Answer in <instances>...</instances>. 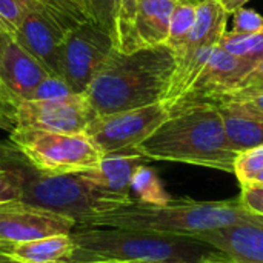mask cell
<instances>
[{"mask_svg":"<svg viewBox=\"0 0 263 263\" xmlns=\"http://www.w3.org/2000/svg\"><path fill=\"white\" fill-rule=\"evenodd\" d=\"M176 71L168 45L133 52L112 49L83 92L96 114H111L165 100Z\"/></svg>","mask_w":263,"mask_h":263,"instance_id":"6da1fadb","label":"cell"},{"mask_svg":"<svg viewBox=\"0 0 263 263\" xmlns=\"http://www.w3.org/2000/svg\"><path fill=\"white\" fill-rule=\"evenodd\" d=\"M148 160L176 162L234 173L237 151L228 142L222 116L213 105H194L170 117L137 148Z\"/></svg>","mask_w":263,"mask_h":263,"instance_id":"7a4b0ae2","label":"cell"},{"mask_svg":"<svg viewBox=\"0 0 263 263\" xmlns=\"http://www.w3.org/2000/svg\"><path fill=\"white\" fill-rule=\"evenodd\" d=\"M71 237L77 247L71 263H210L225 257L219 250L197 239L153 231L77 225Z\"/></svg>","mask_w":263,"mask_h":263,"instance_id":"3957f363","label":"cell"},{"mask_svg":"<svg viewBox=\"0 0 263 263\" xmlns=\"http://www.w3.org/2000/svg\"><path fill=\"white\" fill-rule=\"evenodd\" d=\"M237 223H254L263 227V216L248 211L239 202V199L227 202L171 199L163 205H145L131 202L100 214L85 227L126 228L194 237L200 233Z\"/></svg>","mask_w":263,"mask_h":263,"instance_id":"277c9868","label":"cell"},{"mask_svg":"<svg viewBox=\"0 0 263 263\" xmlns=\"http://www.w3.org/2000/svg\"><path fill=\"white\" fill-rule=\"evenodd\" d=\"M0 168L17 177L22 202L69 217L77 225H89L122 206L80 174H48L34 168L11 142H0Z\"/></svg>","mask_w":263,"mask_h":263,"instance_id":"5b68a950","label":"cell"},{"mask_svg":"<svg viewBox=\"0 0 263 263\" xmlns=\"http://www.w3.org/2000/svg\"><path fill=\"white\" fill-rule=\"evenodd\" d=\"M9 142L37 170L48 174H79L100 163L103 154L82 134L14 128Z\"/></svg>","mask_w":263,"mask_h":263,"instance_id":"8992f818","label":"cell"},{"mask_svg":"<svg viewBox=\"0 0 263 263\" xmlns=\"http://www.w3.org/2000/svg\"><path fill=\"white\" fill-rule=\"evenodd\" d=\"M227 20L228 12L216 0H206L197 6L194 26L183 45L174 52L176 71L166 97L162 102L166 109L180 99L197 79L227 31Z\"/></svg>","mask_w":263,"mask_h":263,"instance_id":"52a82bcc","label":"cell"},{"mask_svg":"<svg viewBox=\"0 0 263 263\" xmlns=\"http://www.w3.org/2000/svg\"><path fill=\"white\" fill-rule=\"evenodd\" d=\"M168 117L170 112L162 102L120 112L97 114L85 134L103 156L133 151Z\"/></svg>","mask_w":263,"mask_h":263,"instance_id":"ba28073f","label":"cell"},{"mask_svg":"<svg viewBox=\"0 0 263 263\" xmlns=\"http://www.w3.org/2000/svg\"><path fill=\"white\" fill-rule=\"evenodd\" d=\"M112 49V35L92 22L71 29L62 42L60 77L74 94H83Z\"/></svg>","mask_w":263,"mask_h":263,"instance_id":"9c48e42d","label":"cell"},{"mask_svg":"<svg viewBox=\"0 0 263 263\" xmlns=\"http://www.w3.org/2000/svg\"><path fill=\"white\" fill-rule=\"evenodd\" d=\"M85 94L51 100H20L12 116L14 128L82 134L96 117Z\"/></svg>","mask_w":263,"mask_h":263,"instance_id":"30bf717a","label":"cell"},{"mask_svg":"<svg viewBox=\"0 0 263 263\" xmlns=\"http://www.w3.org/2000/svg\"><path fill=\"white\" fill-rule=\"evenodd\" d=\"M254 66L256 63L233 55L217 45L197 79L188 91L168 108V112L194 105H206L213 99L236 89Z\"/></svg>","mask_w":263,"mask_h":263,"instance_id":"8fae6325","label":"cell"},{"mask_svg":"<svg viewBox=\"0 0 263 263\" xmlns=\"http://www.w3.org/2000/svg\"><path fill=\"white\" fill-rule=\"evenodd\" d=\"M76 227L77 222L69 217L22 200L0 203V240L5 243V250L11 243L71 234Z\"/></svg>","mask_w":263,"mask_h":263,"instance_id":"7c38bea8","label":"cell"},{"mask_svg":"<svg viewBox=\"0 0 263 263\" xmlns=\"http://www.w3.org/2000/svg\"><path fill=\"white\" fill-rule=\"evenodd\" d=\"M177 0H139L129 20L116 32L114 48L133 52L166 45L170 18Z\"/></svg>","mask_w":263,"mask_h":263,"instance_id":"4fadbf2b","label":"cell"},{"mask_svg":"<svg viewBox=\"0 0 263 263\" xmlns=\"http://www.w3.org/2000/svg\"><path fill=\"white\" fill-rule=\"evenodd\" d=\"M65 35L66 32L54 22L35 12H25L11 39L35 57L49 74L60 76V49Z\"/></svg>","mask_w":263,"mask_h":263,"instance_id":"5bb4252c","label":"cell"},{"mask_svg":"<svg viewBox=\"0 0 263 263\" xmlns=\"http://www.w3.org/2000/svg\"><path fill=\"white\" fill-rule=\"evenodd\" d=\"M146 160L148 159L137 149L114 153L103 156L99 165L79 174L123 206L134 202L129 194L131 179L136 170L140 165H145Z\"/></svg>","mask_w":263,"mask_h":263,"instance_id":"9a60e30c","label":"cell"},{"mask_svg":"<svg viewBox=\"0 0 263 263\" xmlns=\"http://www.w3.org/2000/svg\"><path fill=\"white\" fill-rule=\"evenodd\" d=\"M46 76H49L48 69L35 57L14 39L8 40L0 57V80L17 103L29 100Z\"/></svg>","mask_w":263,"mask_h":263,"instance_id":"2e32d148","label":"cell"},{"mask_svg":"<svg viewBox=\"0 0 263 263\" xmlns=\"http://www.w3.org/2000/svg\"><path fill=\"white\" fill-rule=\"evenodd\" d=\"M234 263H263V227L237 223L194 236Z\"/></svg>","mask_w":263,"mask_h":263,"instance_id":"e0dca14e","label":"cell"},{"mask_svg":"<svg viewBox=\"0 0 263 263\" xmlns=\"http://www.w3.org/2000/svg\"><path fill=\"white\" fill-rule=\"evenodd\" d=\"M77 247L71 234L11 243L3 251L17 263H71Z\"/></svg>","mask_w":263,"mask_h":263,"instance_id":"ac0fdd59","label":"cell"},{"mask_svg":"<svg viewBox=\"0 0 263 263\" xmlns=\"http://www.w3.org/2000/svg\"><path fill=\"white\" fill-rule=\"evenodd\" d=\"M222 116L225 134L234 151L242 153L263 145V119L245 112L233 111L225 106H216Z\"/></svg>","mask_w":263,"mask_h":263,"instance_id":"d6986e66","label":"cell"},{"mask_svg":"<svg viewBox=\"0 0 263 263\" xmlns=\"http://www.w3.org/2000/svg\"><path fill=\"white\" fill-rule=\"evenodd\" d=\"M25 12H35L57 26L65 32L89 22L85 6L77 0H18Z\"/></svg>","mask_w":263,"mask_h":263,"instance_id":"ffe728a7","label":"cell"},{"mask_svg":"<svg viewBox=\"0 0 263 263\" xmlns=\"http://www.w3.org/2000/svg\"><path fill=\"white\" fill-rule=\"evenodd\" d=\"M129 194L134 202L145 205H163L171 200V196L163 188L159 176L154 170L146 166V163L136 170L131 179Z\"/></svg>","mask_w":263,"mask_h":263,"instance_id":"44dd1931","label":"cell"},{"mask_svg":"<svg viewBox=\"0 0 263 263\" xmlns=\"http://www.w3.org/2000/svg\"><path fill=\"white\" fill-rule=\"evenodd\" d=\"M213 106H225L233 111L245 112L263 119V86H243L225 92L210 103Z\"/></svg>","mask_w":263,"mask_h":263,"instance_id":"7402d4cb","label":"cell"},{"mask_svg":"<svg viewBox=\"0 0 263 263\" xmlns=\"http://www.w3.org/2000/svg\"><path fill=\"white\" fill-rule=\"evenodd\" d=\"M219 46L233 55L247 59L257 65L263 60V31L256 34L225 31L219 40Z\"/></svg>","mask_w":263,"mask_h":263,"instance_id":"603a6c76","label":"cell"},{"mask_svg":"<svg viewBox=\"0 0 263 263\" xmlns=\"http://www.w3.org/2000/svg\"><path fill=\"white\" fill-rule=\"evenodd\" d=\"M196 14H197V6L183 2H176L170 18V29L166 39V45L174 52L183 45L188 34L191 32L196 22Z\"/></svg>","mask_w":263,"mask_h":263,"instance_id":"cb8c5ba5","label":"cell"},{"mask_svg":"<svg viewBox=\"0 0 263 263\" xmlns=\"http://www.w3.org/2000/svg\"><path fill=\"white\" fill-rule=\"evenodd\" d=\"M263 171V145L245 149L237 154L234 162V173L239 183H253Z\"/></svg>","mask_w":263,"mask_h":263,"instance_id":"d4e9b609","label":"cell"},{"mask_svg":"<svg viewBox=\"0 0 263 263\" xmlns=\"http://www.w3.org/2000/svg\"><path fill=\"white\" fill-rule=\"evenodd\" d=\"M83 6L89 17V22L96 23L103 31L112 35L114 17H116V0H83Z\"/></svg>","mask_w":263,"mask_h":263,"instance_id":"484cf974","label":"cell"},{"mask_svg":"<svg viewBox=\"0 0 263 263\" xmlns=\"http://www.w3.org/2000/svg\"><path fill=\"white\" fill-rule=\"evenodd\" d=\"M74 94L68 83L60 76H46L39 86L35 88L32 97L29 100H51V99H60Z\"/></svg>","mask_w":263,"mask_h":263,"instance_id":"4316f807","label":"cell"},{"mask_svg":"<svg viewBox=\"0 0 263 263\" xmlns=\"http://www.w3.org/2000/svg\"><path fill=\"white\" fill-rule=\"evenodd\" d=\"M234 14V22H233V32L239 34H256L263 31V17L254 9L250 8H239Z\"/></svg>","mask_w":263,"mask_h":263,"instance_id":"83f0119b","label":"cell"},{"mask_svg":"<svg viewBox=\"0 0 263 263\" xmlns=\"http://www.w3.org/2000/svg\"><path fill=\"white\" fill-rule=\"evenodd\" d=\"M23 15L25 11L18 0H0V28L6 35H14Z\"/></svg>","mask_w":263,"mask_h":263,"instance_id":"f1b7e54d","label":"cell"},{"mask_svg":"<svg viewBox=\"0 0 263 263\" xmlns=\"http://www.w3.org/2000/svg\"><path fill=\"white\" fill-rule=\"evenodd\" d=\"M239 202L251 213L263 216V185L245 183L240 185Z\"/></svg>","mask_w":263,"mask_h":263,"instance_id":"f546056e","label":"cell"},{"mask_svg":"<svg viewBox=\"0 0 263 263\" xmlns=\"http://www.w3.org/2000/svg\"><path fill=\"white\" fill-rule=\"evenodd\" d=\"M12 200H20V183L11 171L0 168V203Z\"/></svg>","mask_w":263,"mask_h":263,"instance_id":"4dcf8cb0","label":"cell"},{"mask_svg":"<svg viewBox=\"0 0 263 263\" xmlns=\"http://www.w3.org/2000/svg\"><path fill=\"white\" fill-rule=\"evenodd\" d=\"M15 105H17L15 99L6 91V88L3 86V83L0 80V116L9 119L12 122V116H14V111H15Z\"/></svg>","mask_w":263,"mask_h":263,"instance_id":"1f68e13d","label":"cell"},{"mask_svg":"<svg viewBox=\"0 0 263 263\" xmlns=\"http://www.w3.org/2000/svg\"><path fill=\"white\" fill-rule=\"evenodd\" d=\"M243 86H263V60L250 71V74L237 88H243Z\"/></svg>","mask_w":263,"mask_h":263,"instance_id":"d6a6232c","label":"cell"},{"mask_svg":"<svg viewBox=\"0 0 263 263\" xmlns=\"http://www.w3.org/2000/svg\"><path fill=\"white\" fill-rule=\"evenodd\" d=\"M227 12H228V15L230 14H233L234 11H237L239 8H242L247 2H250V0H216Z\"/></svg>","mask_w":263,"mask_h":263,"instance_id":"836d02e7","label":"cell"},{"mask_svg":"<svg viewBox=\"0 0 263 263\" xmlns=\"http://www.w3.org/2000/svg\"><path fill=\"white\" fill-rule=\"evenodd\" d=\"M0 129H5V131H9V133H11V131L14 129V123H12L9 119L0 116Z\"/></svg>","mask_w":263,"mask_h":263,"instance_id":"e575fe53","label":"cell"},{"mask_svg":"<svg viewBox=\"0 0 263 263\" xmlns=\"http://www.w3.org/2000/svg\"><path fill=\"white\" fill-rule=\"evenodd\" d=\"M9 39H11V37L6 35V34L2 31V28H0V57H2V52H3V49H5V46H6V43H8Z\"/></svg>","mask_w":263,"mask_h":263,"instance_id":"d590c367","label":"cell"},{"mask_svg":"<svg viewBox=\"0 0 263 263\" xmlns=\"http://www.w3.org/2000/svg\"><path fill=\"white\" fill-rule=\"evenodd\" d=\"M79 263H139V262H126V260H89V262Z\"/></svg>","mask_w":263,"mask_h":263,"instance_id":"8d00e7d4","label":"cell"},{"mask_svg":"<svg viewBox=\"0 0 263 263\" xmlns=\"http://www.w3.org/2000/svg\"><path fill=\"white\" fill-rule=\"evenodd\" d=\"M0 263H17V262H15V260H12L9 256H6V254L0 253Z\"/></svg>","mask_w":263,"mask_h":263,"instance_id":"74e56055","label":"cell"},{"mask_svg":"<svg viewBox=\"0 0 263 263\" xmlns=\"http://www.w3.org/2000/svg\"><path fill=\"white\" fill-rule=\"evenodd\" d=\"M177 2H183V3H190V5L199 6L200 3H203V2H206V0H177Z\"/></svg>","mask_w":263,"mask_h":263,"instance_id":"f35d334b","label":"cell"},{"mask_svg":"<svg viewBox=\"0 0 263 263\" xmlns=\"http://www.w3.org/2000/svg\"><path fill=\"white\" fill-rule=\"evenodd\" d=\"M253 183H259V185H263V171L260 173V174H259V176H257V177H256V179H254V182H253Z\"/></svg>","mask_w":263,"mask_h":263,"instance_id":"ab89813d","label":"cell"},{"mask_svg":"<svg viewBox=\"0 0 263 263\" xmlns=\"http://www.w3.org/2000/svg\"><path fill=\"white\" fill-rule=\"evenodd\" d=\"M213 263H234V262H231L230 259H227V257H222V259H219V260H216V262H213Z\"/></svg>","mask_w":263,"mask_h":263,"instance_id":"60d3db41","label":"cell"},{"mask_svg":"<svg viewBox=\"0 0 263 263\" xmlns=\"http://www.w3.org/2000/svg\"><path fill=\"white\" fill-rule=\"evenodd\" d=\"M3 251H5V243L0 240V253H3ZM3 254H5V253H3Z\"/></svg>","mask_w":263,"mask_h":263,"instance_id":"b9f144b4","label":"cell"},{"mask_svg":"<svg viewBox=\"0 0 263 263\" xmlns=\"http://www.w3.org/2000/svg\"><path fill=\"white\" fill-rule=\"evenodd\" d=\"M77 2H80V3H82V5H83V0H77Z\"/></svg>","mask_w":263,"mask_h":263,"instance_id":"7bdbcfd3","label":"cell"},{"mask_svg":"<svg viewBox=\"0 0 263 263\" xmlns=\"http://www.w3.org/2000/svg\"><path fill=\"white\" fill-rule=\"evenodd\" d=\"M214 262H216V260H214ZM210 263H213V262H210Z\"/></svg>","mask_w":263,"mask_h":263,"instance_id":"ee69618b","label":"cell"}]
</instances>
